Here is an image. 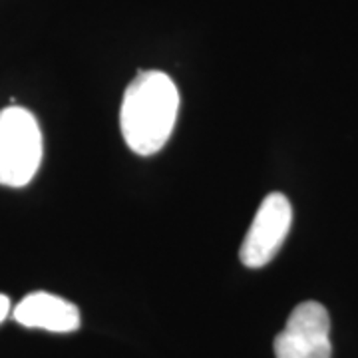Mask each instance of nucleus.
Masks as SVG:
<instances>
[{"label": "nucleus", "mask_w": 358, "mask_h": 358, "mask_svg": "<svg viewBox=\"0 0 358 358\" xmlns=\"http://www.w3.org/2000/svg\"><path fill=\"white\" fill-rule=\"evenodd\" d=\"M179 92L159 70H145L131 80L122 100L120 128L128 148L138 155L157 154L176 128Z\"/></svg>", "instance_id": "obj_1"}, {"label": "nucleus", "mask_w": 358, "mask_h": 358, "mask_svg": "<svg viewBox=\"0 0 358 358\" xmlns=\"http://www.w3.org/2000/svg\"><path fill=\"white\" fill-rule=\"evenodd\" d=\"M42 131L34 114L20 106L0 112V185L24 187L42 164Z\"/></svg>", "instance_id": "obj_2"}, {"label": "nucleus", "mask_w": 358, "mask_h": 358, "mask_svg": "<svg viewBox=\"0 0 358 358\" xmlns=\"http://www.w3.org/2000/svg\"><path fill=\"white\" fill-rule=\"evenodd\" d=\"M275 357L333 358L329 310L317 301L301 303L275 338Z\"/></svg>", "instance_id": "obj_3"}, {"label": "nucleus", "mask_w": 358, "mask_h": 358, "mask_svg": "<svg viewBox=\"0 0 358 358\" xmlns=\"http://www.w3.org/2000/svg\"><path fill=\"white\" fill-rule=\"evenodd\" d=\"M293 223V207L282 193H271L259 205L255 219L241 245V263L249 268L265 267L279 253Z\"/></svg>", "instance_id": "obj_4"}, {"label": "nucleus", "mask_w": 358, "mask_h": 358, "mask_svg": "<svg viewBox=\"0 0 358 358\" xmlns=\"http://www.w3.org/2000/svg\"><path fill=\"white\" fill-rule=\"evenodd\" d=\"M14 320L26 329H42L50 333H74L80 329V310L66 299L50 293L24 296L13 310Z\"/></svg>", "instance_id": "obj_5"}, {"label": "nucleus", "mask_w": 358, "mask_h": 358, "mask_svg": "<svg viewBox=\"0 0 358 358\" xmlns=\"http://www.w3.org/2000/svg\"><path fill=\"white\" fill-rule=\"evenodd\" d=\"M10 315V299L6 294H0V322H4Z\"/></svg>", "instance_id": "obj_6"}]
</instances>
